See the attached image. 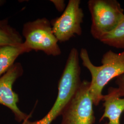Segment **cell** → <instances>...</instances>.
Segmentation results:
<instances>
[{"instance_id":"11","label":"cell","mask_w":124,"mask_h":124,"mask_svg":"<svg viewBox=\"0 0 124 124\" xmlns=\"http://www.w3.org/2000/svg\"><path fill=\"white\" fill-rule=\"evenodd\" d=\"M23 42L21 36L14 28L7 30L0 28V46L22 44Z\"/></svg>"},{"instance_id":"4","label":"cell","mask_w":124,"mask_h":124,"mask_svg":"<svg viewBox=\"0 0 124 124\" xmlns=\"http://www.w3.org/2000/svg\"><path fill=\"white\" fill-rule=\"evenodd\" d=\"M89 10L92 17L91 33L100 40L114 29L124 16V10L115 0H90Z\"/></svg>"},{"instance_id":"10","label":"cell","mask_w":124,"mask_h":124,"mask_svg":"<svg viewBox=\"0 0 124 124\" xmlns=\"http://www.w3.org/2000/svg\"><path fill=\"white\" fill-rule=\"evenodd\" d=\"M99 40L112 47L124 49V15L115 28L102 36Z\"/></svg>"},{"instance_id":"1","label":"cell","mask_w":124,"mask_h":124,"mask_svg":"<svg viewBox=\"0 0 124 124\" xmlns=\"http://www.w3.org/2000/svg\"><path fill=\"white\" fill-rule=\"evenodd\" d=\"M80 57L83 65L91 73L90 93L94 105L98 106L102 100V91L106 85L114 78L124 74V53H116L109 50L103 55L102 65L100 66L92 63L85 48L80 50Z\"/></svg>"},{"instance_id":"2","label":"cell","mask_w":124,"mask_h":124,"mask_svg":"<svg viewBox=\"0 0 124 124\" xmlns=\"http://www.w3.org/2000/svg\"><path fill=\"white\" fill-rule=\"evenodd\" d=\"M80 53L75 48L71 49L59 80L57 98L47 114L41 120L30 121L24 120L23 124H51L61 115L67 105L74 96L81 82L80 79Z\"/></svg>"},{"instance_id":"5","label":"cell","mask_w":124,"mask_h":124,"mask_svg":"<svg viewBox=\"0 0 124 124\" xmlns=\"http://www.w3.org/2000/svg\"><path fill=\"white\" fill-rule=\"evenodd\" d=\"M90 81H81L62 112L61 124H94V103L90 93Z\"/></svg>"},{"instance_id":"13","label":"cell","mask_w":124,"mask_h":124,"mask_svg":"<svg viewBox=\"0 0 124 124\" xmlns=\"http://www.w3.org/2000/svg\"><path fill=\"white\" fill-rule=\"evenodd\" d=\"M51 1L53 3L59 12L64 11L66 8L65 1L63 0H52Z\"/></svg>"},{"instance_id":"7","label":"cell","mask_w":124,"mask_h":124,"mask_svg":"<svg viewBox=\"0 0 124 124\" xmlns=\"http://www.w3.org/2000/svg\"><path fill=\"white\" fill-rule=\"evenodd\" d=\"M23 72L22 64L16 62L0 77V104L11 110L15 120L18 122L29 119L31 116L23 112L18 108V96L13 90V84L22 76Z\"/></svg>"},{"instance_id":"14","label":"cell","mask_w":124,"mask_h":124,"mask_svg":"<svg viewBox=\"0 0 124 124\" xmlns=\"http://www.w3.org/2000/svg\"><path fill=\"white\" fill-rule=\"evenodd\" d=\"M3 3H4L3 0H0V5L3 4ZM0 28L4 29H7V30H8L12 28L8 24V20H0Z\"/></svg>"},{"instance_id":"16","label":"cell","mask_w":124,"mask_h":124,"mask_svg":"<svg viewBox=\"0 0 124 124\" xmlns=\"http://www.w3.org/2000/svg\"><path fill=\"white\" fill-rule=\"evenodd\" d=\"M123 53H124V52H123Z\"/></svg>"},{"instance_id":"8","label":"cell","mask_w":124,"mask_h":124,"mask_svg":"<svg viewBox=\"0 0 124 124\" xmlns=\"http://www.w3.org/2000/svg\"><path fill=\"white\" fill-rule=\"evenodd\" d=\"M102 101L104 111L99 121L107 118L109 121L105 124H121L120 118L124 112V98L120 97L118 88L109 87L108 93L103 95Z\"/></svg>"},{"instance_id":"6","label":"cell","mask_w":124,"mask_h":124,"mask_svg":"<svg viewBox=\"0 0 124 124\" xmlns=\"http://www.w3.org/2000/svg\"><path fill=\"white\" fill-rule=\"evenodd\" d=\"M80 3V0H70L62 15L51 23L58 42H64L75 35H81L84 13Z\"/></svg>"},{"instance_id":"3","label":"cell","mask_w":124,"mask_h":124,"mask_svg":"<svg viewBox=\"0 0 124 124\" xmlns=\"http://www.w3.org/2000/svg\"><path fill=\"white\" fill-rule=\"evenodd\" d=\"M22 33L25 38L23 44L28 53L34 50L41 51L53 56L61 54L58 41L53 33L51 23L46 18L25 23Z\"/></svg>"},{"instance_id":"12","label":"cell","mask_w":124,"mask_h":124,"mask_svg":"<svg viewBox=\"0 0 124 124\" xmlns=\"http://www.w3.org/2000/svg\"><path fill=\"white\" fill-rule=\"evenodd\" d=\"M115 83L118 85V89L120 97H124V74L116 78Z\"/></svg>"},{"instance_id":"15","label":"cell","mask_w":124,"mask_h":124,"mask_svg":"<svg viewBox=\"0 0 124 124\" xmlns=\"http://www.w3.org/2000/svg\"><path fill=\"white\" fill-rule=\"evenodd\" d=\"M22 124H23V123Z\"/></svg>"},{"instance_id":"9","label":"cell","mask_w":124,"mask_h":124,"mask_svg":"<svg viewBox=\"0 0 124 124\" xmlns=\"http://www.w3.org/2000/svg\"><path fill=\"white\" fill-rule=\"evenodd\" d=\"M28 53L23 44L0 46V77L14 64L18 57Z\"/></svg>"}]
</instances>
